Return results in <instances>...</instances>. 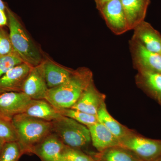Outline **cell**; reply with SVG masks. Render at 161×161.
I'll list each match as a JSON object with an SVG mask.
<instances>
[{
  "label": "cell",
  "mask_w": 161,
  "mask_h": 161,
  "mask_svg": "<svg viewBox=\"0 0 161 161\" xmlns=\"http://www.w3.org/2000/svg\"><path fill=\"white\" fill-rule=\"evenodd\" d=\"M93 80L89 69L79 68L64 83L49 89L45 99L57 109L71 108Z\"/></svg>",
  "instance_id": "6da1fadb"
},
{
  "label": "cell",
  "mask_w": 161,
  "mask_h": 161,
  "mask_svg": "<svg viewBox=\"0 0 161 161\" xmlns=\"http://www.w3.org/2000/svg\"><path fill=\"white\" fill-rule=\"evenodd\" d=\"M6 13L9 36L14 52L24 63L33 67L39 65L44 59L43 52L31 37L16 14L8 6Z\"/></svg>",
  "instance_id": "7a4b0ae2"
},
{
  "label": "cell",
  "mask_w": 161,
  "mask_h": 161,
  "mask_svg": "<svg viewBox=\"0 0 161 161\" xmlns=\"http://www.w3.org/2000/svg\"><path fill=\"white\" fill-rule=\"evenodd\" d=\"M11 122L24 154L32 153L34 148L53 132L52 122L32 117L25 113L15 116Z\"/></svg>",
  "instance_id": "3957f363"
},
{
  "label": "cell",
  "mask_w": 161,
  "mask_h": 161,
  "mask_svg": "<svg viewBox=\"0 0 161 161\" xmlns=\"http://www.w3.org/2000/svg\"><path fill=\"white\" fill-rule=\"evenodd\" d=\"M52 123L53 132L67 147L79 150L91 142L88 127L71 118L62 115Z\"/></svg>",
  "instance_id": "277c9868"
},
{
  "label": "cell",
  "mask_w": 161,
  "mask_h": 161,
  "mask_svg": "<svg viewBox=\"0 0 161 161\" xmlns=\"http://www.w3.org/2000/svg\"><path fill=\"white\" fill-rule=\"evenodd\" d=\"M120 146L127 148L143 161H155L161 156V140L147 138L132 133L119 140Z\"/></svg>",
  "instance_id": "5b68a950"
},
{
  "label": "cell",
  "mask_w": 161,
  "mask_h": 161,
  "mask_svg": "<svg viewBox=\"0 0 161 161\" xmlns=\"http://www.w3.org/2000/svg\"><path fill=\"white\" fill-rule=\"evenodd\" d=\"M132 61L139 71L161 73V54L147 49L140 42L132 39L130 42Z\"/></svg>",
  "instance_id": "8992f818"
},
{
  "label": "cell",
  "mask_w": 161,
  "mask_h": 161,
  "mask_svg": "<svg viewBox=\"0 0 161 161\" xmlns=\"http://www.w3.org/2000/svg\"><path fill=\"white\" fill-rule=\"evenodd\" d=\"M31 100L23 92L0 93V117L11 121L15 116L25 112Z\"/></svg>",
  "instance_id": "52a82bcc"
},
{
  "label": "cell",
  "mask_w": 161,
  "mask_h": 161,
  "mask_svg": "<svg viewBox=\"0 0 161 161\" xmlns=\"http://www.w3.org/2000/svg\"><path fill=\"white\" fill-rule=\"evenodd\" d=\"M107 26L116 35L130 31L121 0H111L99 10Z\"/></svg>",
  "instance_id": "ba28073f"
},
{
  "label": "cell",
  "mask_w": 161,
  "mask_h": 161,
  "mask_svg": "<svg viewBox=\"0 0 161 161\" xmlns=\"http://www.w3.org/2000/svg\"><path fill=\"white\" fill-rule=\"evenodd\" d=\"M48 89L42 62L32 67L23 85L22 92L31 99L40 100L45 99Z\"/></svg>",
  "instance_id": "9c48e42d"
},
{
  "label": "cell",
  "mask_w": 161,
  "mask_h": 161,
  "mask_svg": "<svg viewBox=\"0 0 161 161\" xmlns=\"http://www.w3.org/2000/svg\"><path fill=\"white\" fill-rule=\"evenodd\" d=\"M65 146L58 136L52 132L34 148L32 153L37 156L42 161H63L62 152Z\"/></svg>",
  "instance_id": "30bf717a"
},
{
  "label": "cell",
  "mask_w": 161,
  "mask_h": 161,
  "mask_svg": "<svg viewBox=\"0 0 161 161\" xmlns=\"http://www.w3.org/2000/svg\"><path fill=\"white\" fill-rule=\"evenodd\" d=\"M32 67L23 62L8 71L0 78V92H22L23 85Z\"/></svg>",
  "instance_id": "8fae6325"
},
{
  "label": "cell",
  "mask_w": 161,
  "mask_h": 161,
  "mask_svg": "<svg viewBox=\"0 0 161 161\" xmlns=\"http://www.w3.org/2000/svg\"><path fill=\"white\" fill-rule=\"evenodd\" d=\"M105 95L97 90L93 80L71 108L97 115L101 106L105 102Z\"/></svg>",
  "instance_id": "7c38bea8"
},
{
  "label": "cell",
  "mask_w": 161,
  "mask_h": 161,
  "mask_svg": "<svg viewBox=\"0 0 161 161\" xmlns=\"http://www.w3.org/2000/svg\"><path fill=\"white\" fill-rule=\"evenodd\" d=\"M132 39L147 49L161 54V35L151 24L144 21L133 29Z\"/></svg>",
  "instance_id": "4fadbf2b"
},
{
  "label": "cell",
  "mask_w": 161,
  "mask_h": 161,
  "mask_svg": "<svg viewBox=\"0 0 161 161\" xmlns=\"http://www.w3.org/2000/svg\"><path fill=\"white\" fill-rule=\"evenodd\" d=\"M43 64L45 80L48 89L56 87L64 83L71 76L74 71L46 57H44Z\"/></svg>",
  "instance_id": "5bb4252c"
},
{
  "label": "cell",
  "mask_w": 161,
  "mask_h": 161,
  "mask_svg": "<svg viewBox=\"0 0 161 161\" xmlns=\"http://www.w3.org/2000/svg\"><path fill=\"white\" fill-rule=\"evenodd\" d=\"M87 127L92 145L98 152L110 147L120 146L119 139L99 122Z\"/></svg>",
  "instance_id": "9a60e30c"
},
{
  "label": "cell",
  "mask_w": 161,
  "mask_h": 161,
  "mask_svg": "<svg viewBox=\"0 0 161 161\" xmlns=\"http://www.w3.org/2000/svg\"><path fill=\"white\" fill-rule=\"evenodd\" d=\"M130 30L145 21L150 0H121Z\"/></svg>",
  "instance_id": "2e32d148"
},
{
  "label": "cell",
  "mask_w": 161,
  "mask_h": 161,
  "mask_svg": "<svg viewBox=\"0 0 161 161\" xmlns=\"http://www.w3.org/2000/svg\"><path fill=\"white\" fill-rule=\"evenodd\" d=\"M24 113L49 122L56 120L62 116L57 109L45 99H31Z\"/></svg>",
  "instance_id": "e0dca14e"
},
{
  "label": "cell",
  "mask_w": 161,
  "mask_h": 161,
  "mask_svg": "<svg viewBox=\"0 0 161 161\" xmlns=\"http://www.w3.org/2000/svg\"><path fill=\"white\" fill-rule=\"evenodd\" d=\"M137 82L146 92L161 103V73L139 71Z\"/></svg>",
  "instance_id": "ac0fdd59"
},
{
  "label": "cell",
  "mask_w": 161,
  "mask_h": 161,
  "mask_svg": "<svg viewBox=\"0 0 161 161\" xmlns=\"http://www.w3.org/2000/svg\"><path fill=\"white\" fill-rule=\"evenodd\" d=\"M98 161H143L134 153L122 146H116L91 154Z\"/></svg>",
  "instance_id": "d6986e66"
},
{
  "label": "cell",
  "mask_w": 161,
  "mask_h": 161,
  "mask_svg": "<svg viewBox=\"0 0 161 161\" xmlns=\"http://www.w3.org/2000/svg\"><path fill=\"white\" fill-rule=\"evenodd\" d=\"M97 116L98 121L103 124L119 140L133 132L112 117L107 109L105 102L102 103L98 109Z\"/></svg>",
  "instance_id": "ffe728a7"
},
{
  "label": "cell",
  "mask_w": 161,
  "mask_h": 161,
  "mask_svg": "<svg viewBox=\"0 0 161 161\" xmlns=\"http://www.w3.org/2000/svg\"><path fill=\"white\" fill-rule=\"evenodd\" d=\"M57 110L61 115L71 118L87 127L98 122L97 115H91L72 108Z\"/></svg>",
  "instance_id": "44dd1931"
},
{
  "label": "cell",
  "mask_w": 161,
  "mask_h": 161,
  "mask_svg": "<svg viewBox=\"0 0 161 161\" xmlns=\"http://www.w3.org/2000/svg\"><path fill=\"white\" fill-rule=\"evenodd\" d=\"M23 154L17 141L6 142L0 153V161H19Z\"/></svg>",
  "instance_id": "7402d4cb"
},
{
  "label": "cell",
  "mask_w": 161,
  "mask_h": 161,
  "mask_svg": "<svg viewBox=\"0 0 161 161\" xmlns=\"http://www.w3.org/2000/svg\"><path fill=\"white\" fill-rule=\"evenodd\" d=\"M22 63L23 61L15 52L10 54L0 56V78L12 68Z\"/></svg>",
  "instance_id": "603a6c76"
},
{
  "label": "cell",
  "mask_w": 161,
  "mask_h": 161,
  "mask_svg": "<svg viewBox=\"0 0 161 161\" xmlns=\"http://www.w3.org/2000/svg\"><path fill=\"white\" fill-rule=\"evenodd\" d=\"M0 139L6 142H18L16 132L11 121L0 117Z\"/></svg>",
  "instance_id": "cb8c5ba5"
},
{
  "label": "cell",
  "mask_w": 161,
  "mask_h": 161,
  "mask_svg": "<svg viewBox=\"0 0 161 161\" xmlns=\"http://www.w3.org/2000/svg\"><path fill=\"white\" fill-rule=\"evenodd\" d=\"M62 159L63 161H92L93 158L79 149L65 146L62 152Z\"/></svg>",
  "instance_id": "d4e9b609"
},
{
  "label": "cell",
  "mask_w": 161,
  "mask_h": 161,
  "mask_svg": "<svg viewBox=\"0 0 161 161\" xmlns=\"http://www.w3.org/2000/svg\"><path fill=\"white\" fill-rule=\"evenodd\" d=\"M14 52L9 33L4 27H0V56L10 54Z\"/></svg>",
  "instance_id": "484cf974"
},
{
  "label": "cell",
  "mask_w": 161,
  "mask_h": 161,
  "mask_svg": "<svg viewBox=\"0 0 161 161\" xmlns=\"http://www.w3.org/2000/svg\"><path fill=\"white\" fill-rule=\"evenodd\" d=\"M8 25V19L6 11L0 9V27Z\"/></svg>",
  "instance_id": "4316f807"
},
{
  "label": "cell",
  "mask_w": 161,
  "mask_h": 161,
  "mask_svg": "<svg viewBox=\"0 0 161 161\" xmlns=\"http://www.w3.org/2000/svg\"><path fill=\"white\" fill-rule=\"evenodd\" d=\"M96 4V8L99 10L107 3L111 0H94Z\"/></svg>",
  "instance_id": "83f0119b"
},
{
  "label": "cell",
  "mask_w": 161,
  "mask_h": 161,
  "mask_svg": "<svg viewBox=\"0 0 161 161\" xmlns=\"http://www.w3.org/2000/svg\"><path fill=\"white\" fill-rule=\"evenodd\" d=\"M6 7L5 3L3 2V0H0V9L4 11H6Z\"/></svg>",
  "instance_id": "f1b7e54d"
},
{
  "label": "cell",
  "mask_w": 161,
  "mask_h": 161,
  "mask_svg": "<svg viewBox=\"0 0 161 161\" xmlns=\"http://www.w3.org/2000/svg\"><path fill=\"white\" fill-rule=\"evenodd\" d=\"M6 143V142H4V141H3V140L0 139V153H1V151H2V150H3V147H4V145H5V144Z\"/></svg>",
  "instance_id": "f546056e"
},
{
  "label": "cell",
  "mask_w": 161,
  "mask_h": 161,
  "mask_svg": "<svg viewBox=\"0 0 161 161\" xmlns=\"http://www.w3.org/2000/svg\"><path fill=\"white\" fill-rule=\"evenodd\" d=\"M157 161H161V156L157 160Z\"/></svg>",
  "instance_id": "4dcf8cb0"
},
{
  "label": "cell",
  "mask_w": 161,
  "mask_h": 161,
  "mask_svg": "<svg viewBox=\"0 0 161 161\" xmlns=\"http://www.w3.org/2000/svg\"><path fill=\"white\" fill-rule=\"evenodd\" d=\"M98 161L97 160L93 158V161Z\"/></svg>",
  "instance_id": "1f68e13d"
},
{
  "label": "cell",
  "mask_w": 161,
  "mask_h": 161,
  "mask_svg": "<svg viewBox=\"0 0 161 161\" xmlns=\"http://www.w3.org/2000/svg\"><path fill=\"white\" fill-rule=\"evenodd\" d=\"M157 161V160H156V161Z\"/></svg>",
  "instance_id": "d6a6232c"
},
{
  "label": "cell",
  "mask_w": 161,
  "mask_h": 161,
  "mask_svg": "<svg viewBox=\"0 0 161 161\" xmlns=\"http://www.w3.org/2000/svg\"><path fill=\"white\" fill-rule=\"evenodd\" d=\"M0 93H1V92H0Z\"/></svg>",
  "instance_id": "836d02e7"
}]
</instances>
